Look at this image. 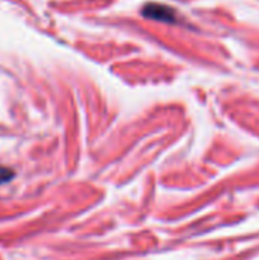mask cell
Listing matches in <instances>:
<instances>
[{
	"mask_svg": "<svg viewBox=\"0 0 259 260\" xmlns=\"http://www.w3.org/2000/svg\"><path fill=\"white\" fill-rule=\"evenodd\" d=\"M142 15L151 20H159L165 23H177V12L176 9L162 5V3H148L142 9Z\"/></svg>",
	"mask_w": 259,
	"mask_h": 260,
	"instance_id": "6da1fadb",
	"label": "cell"
},
{
	"mask_svg": "<svg viewBox=\"0 0 259 260\" xmlns=\"http://www.w3.org/2000/svg\"><path fill=\"white\" fill-rule=\"evenodd\" d=\"M11 172L8 171V169H5V168H0V181H6V180H9L11 178Z\"/></svg>",
	"mask_w": 259,
	"mask_h": 260,
	"instance_id": "7a4b0ae2",
	"label": "cell"
}]
</instances>
